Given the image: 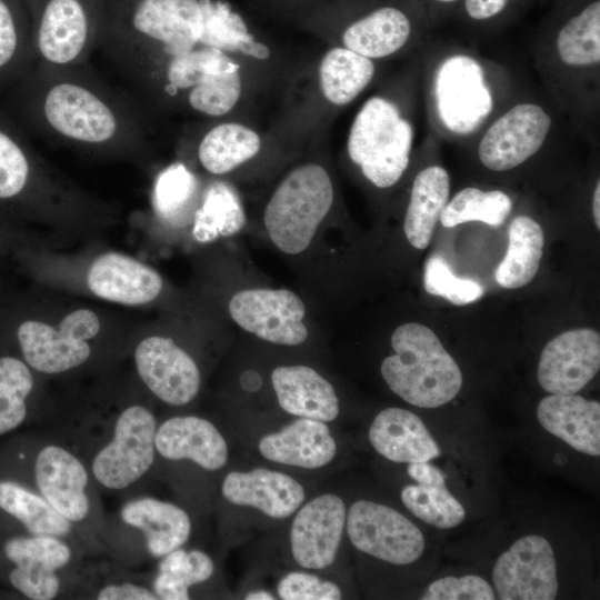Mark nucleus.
<instances>
[{
  "label": "nucleus",
  "mask_w": 600,
  "mask_h": 600,
  "mask_svg": "<svg viewBox=\"0 0 600 600\" xmlns=\"http://www.w3.org/2000/svg\"><path fill=\"white\" fill-rule=\"evenodd\" d=\"M94 49L144 107L184 98L212 73L223 51L270 56L227 0H100Z\"/></svg>",
  "instance_id": "1"
},
{
  "label": "nucleus",
  "mask_w": 600,
  "mask_h": 600,
  "mask_svg": "<svg viewBox=\"0 0 600 600\" xmlns=\"http://www.w3.org/2000/svg\"><path fill=\"white\" fill-rule=\"evenodd\" d=\"M86 67L38 61L9 89L8 107L23 126L50 140L101 151H140L150 132L147 110Z\"/></svg>",
  "instance_id": "2"
},
{
  "label": "nucleus",
  "mask_w": 600,
  "mask_h": 600,
  "mask_svg": "<svg viewBox=\"0 0 600 600\" xmlns=\"http://www.w3.org/2000/svg\"><path fill=\"white\" fill-rule=\"evenodd\" d=\"M546 97L586 139L600 104V0H553L534 39Z\"/></svg>",
  "instance_id": "3"
},
{
  "label": "nucleus",
  "mask_w": 600,
  "mask_h": 600,
  "mask_svg": "<svg viewBox=\"0 0 600 600\" xmlns=\"http://www.w3.org/2000/svg\"><path fill=\"white\" fill-rule=\"evenodd\" d=\"M437 48L424 54L420 66L430 133L471 141L518 92L511 74L498 62L459 44Z\"/></svg>",
  "instance_id": "4"
},
{
  "label": "nucleus",
  "mask_w": 600,
  "mask_h": 600,
  "mask_svg": "<svg viewBox=\"0 0 600 600\" xmlns=\"http://www.w3.org/2000/svg\"><path fill=\"white\" fill-rule=\"evenodd\" d=\"M400 84L369 97L353 117L347 137L349 160L378 189H389L401 180L417 140L420 66Z\"/></svg>",
  "instance_id": "5"
},
{
  "label": "nucleus",
  "mask_w": 600,
  "mask_h": 600,
  "mask_svg": "<svg viewBox=\"0 0 600 600\" xmlns=\"http://www.w3.org/2000/svg\"><path fill=\"white\" fill-rule=\"evenodd\" d=\"M393 354L381 363V376L392 392L419 408L441 407L456 398L462 373L436 333L410 322L391 336Z\"/></svg>",
  "instance_id": "6"
},
{
  "label": "nucleus",
  "mask_w": 600,
  "mask_h": 600,
  "mask_svg": "<svg viewBox=\"0 0 600 600\" xmlns=\"http://www.w3.org/2000/svg\"><path fill=\"white\" fill-rule=\"evenodd\" d=\"M569 127L572 123L547 97L517 94L471 141L480 164L501 173L524 164L552 141L564 138Z\"/></svg>",
  "instance_id": "7"
},
{
  "label": "nucleus",
  "mask_w": 600,
  "mask_h": 600,
  "mask_svg": "<svg viewBox=\"0 0 600 600\" xmlns=\"http://www.w3.org/2000/svg\"><path fill=\"white\" fill-rule=\"evenodd\" d=\"M334 184L329 171L314 161L290 169L267 200L262 221L273 246L297 256L311 244L334 203Z\"/></svg>",
  "instance_id": "8"
},
{
  "label": "nucleus",
  "mask_w": 600,
  "mask_h": 600,
  "mask_svg": "<svg viewBox=\"0 0 600 600\" xmlns=\"http://www.w3.org/2000/svg\"><path fill=\"white\" fill-rule=\"evenodd\" d=\"M339 46L374 61L420 46L432 30L423 13L401 0H337Z\"/></svg>",
  "instance_id": "9"
},
{
  "label": "nucleus",
  "mask_w": 600,
  "mask_h": 600,
  "mask_svg": "<svg viewBox=\"0 0 600 600\" xmlns=\"http://www.w3.org/2000/svg\"><path fill=\"white\" fill-rule=\"evenodd\" d=\"M33 22L38 61L86 63L96 48L100 0H26Z\"/></svg>",
  "instance_id": "10"
},
{
  "label": "nucleus",
  "mask_w": 600,
  "mask_h": 600,
  "mask_svg": "<svg viewBox=\"0 0 600 600\" xmlns=\"http://www.w3.org/2000/svg\"><path fill=\"white\" fill-rule=\"evenodd\" d=\"M157 428L148 408H126L116 420L112 438L92 459L94 479L111 490L126 489L140 480L154 461Z\"/></svg>",
  "instance_id": "11"
},
{
  "label": "nucleus",
  "mask_w": 600,
  "mask_h": 600,
  "mask_svg": "<svg viewBox=\"0 0 600 600\" xmlns=\"http://www.w3.org/2000/svg\"><path fill=\"white\" fill-rule=\"evenodd\" d=\"M100 330V320L90 309L67 314L59 329L41 321L27 320L17 331L24 362L42 373H61L84 363L91 348L88 340Z\"/></svg>",
  "instance_id": "12"
},
{
  "label": "nucleus",
  "mask_w": 600,
  "mask_h": 600,
  "mask_svg": "<svg viewBox=\"0 0 600 600\" xmlns=\"http://www.w3.org/2000/svg\"><path fill=\"white\" fill-rule=\"evenodd\" d=\"M351 543L384 562L403 566L417 561L426 540L421 530L397 510L369 500H358L346 517Z\"/></svg>",
  "instance_id": "13"
},
{
  "label": "nucleus",
  "mask_w": 600,
  "mask_h": 600,
  "mask_svg": "<svg viewBox=\"0 0 600 600\" xmlns=\"http://www.w3.org/2000/svg\"><path fill=\"white\" fill-rule=\"evenodd\" d=\"M228 310L238 327L263 341L292 347L308 339L306 306L291 290L243 289L231 296Z\"/></svg>",
  "instance_id": "14"
},
{
  "label": "nucleus",
  "mask_w": 600,
  "mask_h": 600,
  "mask_svg": "<svg viewBox=\"0 0 600 600\" xmlns=\"http://www.w3.org/2000/svg\"><path fill=\"white\" fill-rule=\"evenodd\" d=\"M0 558L12 589L28 599L51 600L61 588L58 571L71 561L72 550L59 537L12 534L1 541Z\"/></svg>",
  "instance_id": "15"
},
{
  "label": "nucleus",
  "mask_w": 600,
  "mask_h": 600,
  "mask_svg": "<svg viewBox=\"0 0 600 600\" xmlns=\"http://www.w3.org/2000/svg\"><path fill=\"white\" fill-rule=\"evenodd\" d=\"M492 581L501 600L554 599L559 583L551 544L539 534L519 538L497 559Z\"/></svg>",
  "instance_id": "16"
},
{
  "label": "nucleus",
  "mask_w": 600,
  "mask_h": 600,
  "mask_svg": "<svg viewBox=\"0 0 600 600\" xmlns=\"http://www.w3.org/2000/svg\"><path fill=\"white\" fill-rule=\"evenodd\" d=\"M139 377L162 402L181 407L192 401L201 386V373L191 356L171 338L150 336L134 350Z\"/></svg>",
  "instance_id": "17"
},
{
  "label": "nucleus",
  "mask_w": 600,
  "mask_h": 600,
  "mask_svg": "<svg viewBox=\"0 0 600 600\" xmlns=\"http://www.w3.org/2000/svg\"><path fill=\"white\" fill-rule=\"evenodd\" d=\"M599 369V332L580 328L562 332L547 343L540 356L537 377L547 392L571 394L584 388Z\"/></svg>",
  "instance_id": "18"
},
{
  "label": "nucleus",
  "mask_w": 600,
  "mask_h": 600,
  "mask_svg": "<svg viewBox=\"0 0 600 600\" xmlns=\"http://www.w3.org/2000/svg\"><path fill=\"white\" fill-rule=\"evenodd\" d=\"M346 517L342 499L332 493L316 497L300 508L290 529L294 561L306 569L330 567L342 539Z\"/></svg>",
  "instance_id": "19"
},
{
  "label": "nucleus",
  "mask_w": 600,
  "mask_h": 600,
  "mask_svg": "<svg viewBox=\"0 0 600 600\" xmlns=\"http://www.w3.org/2000/svg\"><path fill=\"white\" fill-rule=\"evenodd\" d=\"M37 492L70 522L81 523L91 509L89 474L83 463L58 444L42 447L33 462Z\"/></svg>",
  "instance_id": "20"
},
{
  "label": "nucleus",
  "mask_w": 600,
  "mask_h": 600,
  "mask_svg": "<svg viewBox=\"0 0 600 600\" xmlns=\"http://www.w3.org/2000/svg\"><path fill=\"white\" fill-rule=\"evenodd\" d=\"M87 284L97 297L121 304L139 306L154 300L163 281L151 267L119 252H107L90 266Z\"/></svg>",
  "instance_id": "21"
},
{
  "label": "nucleus",
  "mask_w": 600,
  "mask_h": 600,
  "mask_svg": "<svg viewBox=\"0 0 600 600\" xmlns=\"http://www.w3.org/2000/svg\"><path fill=\"white\" fill-rule=\"evenodd\" d=\"M221 492L229 502L258 509L274 519L290 517L304 500L303 487L296 479L264 468L229 472Z\"/></svg>",
  "instance_id": "22"
},
{
  "label": "nucleus",
  "mask_w": 600,
  "mask_h": 600,
  "mask_svg": "<svg viewBox=\"0 0 600 600\" xmlns=\"http://www.w3.org/2000/svg\"><path fill=\"white\" fill-rule=\"evenodd\" d=\"M156 451L164 459L190 460L208 471L223 468L228 444L217 427L197 416L172 417L156 432Z\"/></svg>",
  "instance_id": "23"
},
{
  "label": "nucleus",
  "mask_w": 600,
  "mask_h": 600,
  "mask_svg": "<svg viewBox=\"0 0 600 600\" xmlns=\"http://www.w3.org/2000/svg\"><path fill=\"white\" fill-rule=\"evenodd\" d=\"M537 418L549 433L574 450L600 454V403L576 393L554 394L540 400Z\"/></svg>",
  "instance_id": "24"
},
{
  "label": "nucleus",
  "mask_w": 600,
  "mask_h": 600,
  "mask_svg": "<svg viewBox=\"0 0 600 600\" xmlns=\"http://www.w3.org/2000/svg\"><path fill=\"white\" fill-rule=\"evenodd\" d=\"M369 440L380 456L392 462H426L440 456L438 443L422 420L402 408L380 411L370 426Z\"/></svg>",
  "instance_id": "25"
},
{
  "label": "nucleus",
  "mask_w": 600,
  "mask_h": 600,
  "mask_svg": "<svg viewBox=\"0 0 600 600\" xmlns=\"http://www.w3.org/2000/svg\"><path fill=\"white\" fill-rule=\"evenodd\" d=\"M271 383L279 406L292 416L329 422L339 414L334 388L311 367H278L271 373Z\"/></svg>",
  "instance_id": "26"
},
{
  "label": "nucleus",
  "mask_w": 600,
  "mask_h": 600,
  "mask_svg": "<svg viewBox=\"0 0 600 600\" xmlns=\"http://www.w3.org/2000/svg\"><path fill=\"white\" fill-rule=\"evenodd\" d=\"M261 456L281 464L318 469L337 453V444L326 422L299 418L259 441Z\"/></svg>",
  "instance_id": "27"
},
{
  "label": "nucleus",
  "mask_w": 600,
  "mask_h": 600,
  "mask_svg": "<svg viewBox=\"0 0 600 600\" xmlns=\"http://www.w3.org/2000/svg\"><path fill=\"white\" fill-rule=\"evenodd\" d=\"M120 519L143 534L146 549L154 558L182 547L191 533V520L182 508L151 497L126 502Z\"/></svg>",
  "instance_id": "28"
},
{
  "label": "nucleus",
  "mask_w": 600,
  "mask_h": 600,
  "mask_svg": "<svg viewBox=\"0 0 600 600\" xmlns=\"http://www.w3.org/2000/svg\"><path fill=\"white\" fill-rule=\"evenodd\" d=\"M408 474L417 483L401 490L404 507L423 522L439 528L451 529L466 518L463 506L446 487L444 474L429 461L409 463Z\"/></svg>",
  "instance_id": "29"
},
{
  "label": "nucleus",
  "mask_w": 600,
  "mask_h": 600,
  "mask_svg": "<svg viewBox=\"0 0 600 600\" xmlns=\"http://www.w3.org/2000/svg\"><path fill=\"white\" fill-rule=\"evenodd\" d=\"M38 62L33 22L26 0H0V93Z\"/></svg>",
  "instance_id": "30"
},
{
  "label": "nucleus",
  "mask_w": 600,
  "mask_h": 600,
  "mask_svg": "<svg viewBox=\"0 0 600 600\" xmlns=\"http://www.w3.org/2000/svg\"><path fill=\"white\" fill-rule=\"evenodd\" d=\"M451 180L439 164H430L413 178L407 206L403 231L416 249L429 246L434 228L450 196Z\"/></svg>",
  "instance_id": "31"
},
{
  "label": "nucleus",
  "mask_w": 600,
  "mask_h": 600,
  "mask_svg": "<svg viewBox=\"0 0 600 600\" xmlns=\"http://www.w3.org/2000/svg\"><path fill=\"white\" fill-rule=\"evenodd\" d=\"M376 74L377 61L339 44L323 54L318 68L321 94L338 108L352 103L371 84Z\"/></svg>",
  "instance_id": "32"
},
{
  "label": "nucleus",
  "mask_w": 600,
  "mask_h": 600,
  "mask_svg": "<svg viewBox=\"0 0 600 600\" xmlns=\"http://www.w3.org/2000/svg\"><path fill=\"white\" fill-rule=\"evenodd\" d=\"M262 148L260 134L249 126L223 121L211 127L200 139L197 157L213 176H223L253 159Z\"/></svg>",
  "instance_id": "33"
},
{
  "label": "nucleus",
  "mask_w": 600,
  "mask_h": 600,
  "mask_svg": "<svg viewBox=\"0 0 600 600\" xmlns=\"http://www.w3.org/2000/svg\"><path fill=\"white\" fill-rule=\"evenodd\" d=\"M0 513L22 527L27 534L64 539L73 530V523L40 493L11 478L0 479Z\"/></svg>",
  "instance_id": "34"
},
{
  "label": "nucleus",
  "mask_w": 600,
  "mask_h": 600,
  "mask_svg": "<svg viewBox=\"0 0 600 600\" xmlns=\"http://www.w3.org/2000/svg\"><path fill=\"white\" fill-rule=\"evenodd\" d=\"M509 246L496 270V281L503 288L527 286L536 276L542 258L544 237L531 217L518 216L509 227Z\"/></svg>",
  "instance_id": "35"
},
{
  "label": "nucleus",
  "mask_w": 600,
  "mask_h": 600,
  "mask_svg": "<svg viewBox=\"0 0 600 600\" xmlns=\"http://www.w3.org/2000/svg\"><path fill=\"white\" fill-rule=\"evenodd\" d=\"M246 224V212L236 190L217 181L204 191L194 212L192 236L201 243L237 234Z\"/></svg>",
  "instance_id": "36"
},
{
  "label": "nucleus",
  "mask_w": 600,
  "mask_h": 600,
  "mask_svg": "<svg viewBox=\"0 0 600 600\" xmlns=\"http://www.w3.org/2000/svg\"><path fill=\"white\" fill-rule=\"evenodd\" d=\"M213 572V562L207 553L180 547L162 557L152 590L158 599L188 600L189 588L209 580Z\"/></svg>",
  "instance_id": "37"
},
{
  "label": "nucleus",
  "mask_w": 600,
  "mask_h": 600,
  "mask_svg": "<svg viewBox=\"0 0 600 600\" xmlns=\"http://www.w3.org/2000/svg\"><path fill=\"white\" fill-rule=\"evenodd\" d=\"M511 209L512 201L506 192L467 187L448 200L439 221L446 228L469 221L499 227L508 218Z\"/></svg>",
  "instance_id": "38"
},
{
  "label": "nucleus",
  "mask_w": 600,
  "mask_h": 600,
  "mask_svg": "<svg viewBox=\"0 0 600 600\" xmlns=\"http://www.w3.org/2000/svg\"><path fill=\"white\" fill-rule=\"evenodd\" d=\"M32 389L33 376L26 362L12 356L0 357V437L24 422Z\"/></svg>",
  "instance_id": "39"
},
{
  "label": "nucleus",
  "mask_w": 600,
  "mask_h": 600,
  "mask_svg": "<svg viewBox=\"0 0 600 600\" xmlns=\"http://www.w3.org/2000/svg\"><path fill=\"white\" fill-rule=\"evenodd\" d=\"M534 0H461L452 19L477 33L500 31L516 22Z\"/></svg>",
  "instance_id": "40"
},
{
  "label": "nucleus",
  "mask_w": 600,
  "mask_h": 600,
  "mask_svg": "<svg viewBox=\"0 0 600 600\" xmlns=\"http://www.w3.org/2000/svg\"><path fill=\"white\" fill-rule=\"evenodd\" d=\"M198 188L194 174L183 164L173 163L159 173L153 188V208L168 221L179 219L191 206Z\"/></svg>",
  "instance_id": "41"
},
{
  "label": "nucleus",
  "mask_w": 600,
  "mask_h": 600,
  "mask_svg": "<svg viewBox=\"0 0 600 600\" xmlns=\"http://www.w3.org/2000/svg\"><path fill=\"white\" fill-rule=\"evenodd\" d=\"M424 289L432 296L447 299L456 306H464L481 298V284L471 279L457 278L439 256L428 259L423 277Z\"/></svg>",
  "instance_id": "42"
},
{
  "label": "nucleus",
  "mask_w": 600,
  "mask_h": 600,
  "mask_svg": "<svg viewBox=\"0 0 600 600\" xmlns=\"http://www.w3.org/2000/svg\"><path fill=\"white\" fill-rule=\"evenodd\" d=\"M423 600H493L490 583L479 576L444 577L431 582L422 592Z\"/></svg>",
  "instance_id": "43"
},
{
  "label": "nucleus",
  "mask_w": 600,
  "mask_h": 600,
  "mask_svg": "<svg viewBox=\"0 0 600 600\" xmlns=\"http://www.w3.org/2000/svg\"><path fill=\"white\" fill-rule=\"evenodd\" d=\"M278 594L283 600H339L340 588L331 581L306 572H290L278 583Z\"/></svg>",
  "instance_id": "44"
},
{
  "label": "nucleus",
  "mask_w": 600,
  "mask_h": 600,
  "mask_svg": "<svg viewBox=\"0 0 600 600\" xmlns=\"http://www.w3.org/2000/svg\"><path fill=\"white\" fill-rule=\"evenodd\" d=\"M98 600H157L158 597L152 589L132 583L120 582L110 583L101 588L96 597Z\"/></svg>",
  "instance_id": "45"
},
{
  "label": "nucleus",
  "mask_w": 600,
  "mask_h": 600,
  "mask_svg": "<svg viewBox=\"0 0 600 600\" xmlns=\"http://www.w3.org/2000/svg\"><path fill=\"white\" fill-rule=\"evenodd\" d=\"M417 7L426 17L431 28L452 19L461 0H401Z\"/></svg>",
  "instance_id": "46"
},
{
  "label": "nucleus",
  "mask_w": 600,
  "mask_h": 600,
  "mask_svg": "<svg viewBox=\"0 0 600 600\" xmlns=\"http://www.w3.org/2000/svg\"><path fill=\"white\" fill-rule=\"evenodd\" d=\"M592 214H593V221L599 230L600 228V181L597 180V183L593 189L592 193Z\"/></svg>",
  "instance_id": "47"
},
{
  "label": "nucleus",
  "mask_w": 600,
  "mask_h": 600,
  "mask_svg": "<svg viewBox=\"0 0 600 600\" xmlns=\"http://www.w3.org/2000/svg\"><path fill=\"white\" fill-rule=\"evenodd\" d=\"M248 600H272L273 596L264 590L252 591L246 594Z\"/></svg>",
  "instance_id": "48"
}]
</instances>
